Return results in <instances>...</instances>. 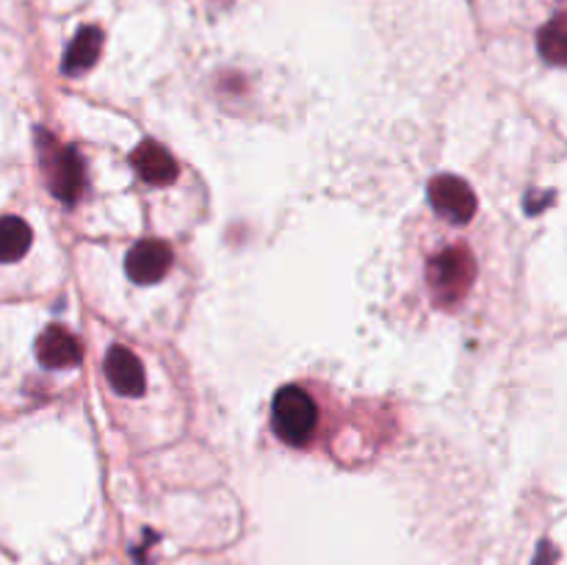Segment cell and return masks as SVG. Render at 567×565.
Returning <instances> with one entry per match:
<instances>
[{
  "mask_svg": "<svg viewBox=\"0 0 567 565\" xmlns=\"http://www.w3.org/2000/svg\"><path fill=\"white\" fill-rule=\"evenodd\" d=\"M537 50L543 59L554 66H563L567 59V22L565 14H557L551 22L540 28L537 33Z\"/></svg>",
  "mask_w": 567,
  "mask_h": 565,
  "instance_id": "11",
  "label": "cell"
},
{
  "mask_svg": "<svg viewBox=\"0 0 567 565\" xmlns=\"http://www.w3.org/2000/svg\"><path fill=\"white\" fill-rule=\"evenodd\" d=\"M100 50H103V31H100L97 25H83L81 31L72 37L61 70H64L66 75H81V72L92 70L100 59Z\"/></svg>",
  "mask_w": 567,
  "mask_h": 565,
  "instance_id": "9",
  "label": "cell"
},
{
  "mask_svg": "<svg viewBox=\"0 0 567 565\" xmlns=\"http://www.w3.org/2000/svg\"><path fill=\"white\" fill-rule=\"evenodd\" d=\"M319 427V408L313 397L299 386H286L271 402V430L288 446H305Z\"/></svg>",
  "mask_w": 567,
  "mask_h": 565,
  "instance_id": "1",
  "label": "cell"
},
{
  "mask_svg": "<svg viewBox=\"0 0 567 565\" xmlns=\"http://www.w3.org/2000/svg\"><path fill=\"white\" fill-rule=\"evenodd\" d=\"M37 358L44 369H72V366L81 363L83 349L72 332H66L59 325H50L37 338Z\"/></svg>",
  "mask_w": 567,
  "mask_h": 565,
  "instance_id": "8",
  "label": "cell"
},
{
  "mask_svg": "<svg viewBox=\"0 0 567 565\" xmlns=\"http://www.w3.org/2000/svg\"><path fill=\"white\" fill-rule=\"evenodd\" d=\"M131 164L136 175L150 186H169L177 177V161L172 158L164 144L153 142V138H147V142L133 150Z\"/></svg>",
  "mask_w": 567,
  "mask_h": 565,
  "instance_id": "7",
  "label": "cell"
},
{
  "mask_svg": "<svg viewBox=\"0 0 567 565\" xmlns=\"http://www.w3.org/2000/svg\"><path fill=\"white\" fill-rule=\"evenodd\" d=\"M476 277L474 255L465 247H449L426 264L432 297L441 305H457L471 291Z\"/></svg>",
  "mask_w": 567,
  "mask_h": 565,
  "instance_id": "2",
  "label": "cell"
},
{
  "mask_svg": "<svg viewBox=\"0 0 567 565\" xmlns=\"http://www.w3.org/2000/svg\"><path fill=\"white\" fill-rule=\"evenodd\" d=\"M430 205L452 225H468L476 214V194L463 177L437 175L430 183Z\"/></svg>",
  "mask_w": 567,
  "mask_h": 565,
  "instance_id": "4",
  "label": "cell"
},
{
  "mask_svg": "<svg viewBox=\"0 0 567 565\" xmlns=\"http://www.w3.org/2000/svg\"><path fill=\"white\" fill-rule=\"evenodd\" d=\"M103 369H105V377H109L111 388H114L116 393H122V397L136 399L147 391L144 366H142V360L133 355V349L122 347V343L111 347L109 355H105V360H103Z\"/></svg>",
  "mask_w": 567,
  "mask_h": 565,
  "instance_id": "6",
  "label": "cell"
},
{
  "mask_svg": "<svg viewBox=\"0 0 567 565\" xmlns=\"http://www.w3.org/2000/svg\"><path fill=\"white\" fill-rule=\"evenodd\" d=\"M172 269V249L169 244L158 242V238H144V242L133 244L131 253L125 258V271L133 282L138 286H153V282L164 280L166 271Z\"/></svg>",
  "mask_w": 567,
  "mask_h": 565,
  "instance_id": "5",
  "label": "cell"
},
{
  "mask_svg": "<svg viewBox=\"0 0 567 565\" xmlns=\"http://www.w3.org/2000/svg\"><path fill=\"white\" fill-rule=\"evenodd\" d=\"M31 227L20 216H0V264H14L31 249Z\"/></svg>",
  "mask_w": 567,
  "mask_h": 565,
  "instance_id": "10",
  "label": "cell"
},
{
  "mask_svg": "<svg viewBox=\"0 0 567 565\" xmlns=\"http://www.w3.org/2000/svg\"><path fill=\"white\" fill-rule=\"evenodd\" d=\"M42 166L53 197L75 205L83 192V161L75 147H42Z\"/></svg>",
  "mask_w": 567,
  "mask_h": 565,
  "instance_id": "3",
  "label": "cell"
}]
</instances>
